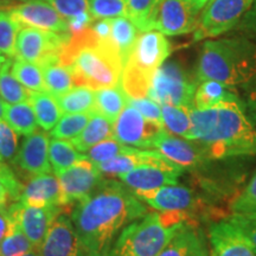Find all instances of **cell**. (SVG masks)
<instances>
[{"label":"cell","instance_id":"cell-38","mask_svg":"<svg viewBox=\"0 0 256 256\" xmlns=\"http://www.w3.org/2000/svg\"><path fill=\"white\" fill-rule=\"evenodd\" d=\"M92 112L89 113L66 114L60 118L55 127L51 130L50 136L55 139H72L84 130L90 120Z\"/></svg>","mask_w":256,"mask_h":256},{"label":"cell","instance_id":"cell-5","mask_svg":"<svg viewBox=\"0 0 256 256\" xmlns=\"http://www.w3.org/2000/svg\"><path fill=\"white\" fill-rule=\"evenodd\" d=\"M183 212H151L124 228L107 256H158L183 226Z\"/></svg>","mask_w":256,"mask_h":256},{"label":"cell","instance_id":"cell-25","mask_svg":"<svg viewBox=\"0 0 256 256\" xmlns=\"http://www.w3.org/2000/svg\"><path fill=\"white\" fill-rule=\"evenodd\" d=\"M110 138H113V124L106 119L104 115L98 113L96 110H92L90 120L84 127V130L78 136L70 139L69 142L78 152L86 153L92 147L106 139H110Z\"/></svg>","mask_w":256,"mask_h":256},{"label":"cell","instance_id":"cell-57","mask_svg":"<svg viewBox=\"0 0 256 256\" xmlns=\"http://www.w3.org/2000/svg\"><path fill=\"white\" fill-rule=\"evenodd\" d=\"M16 2H18V4H19V2H26V0H16ZM44 2H50V4H51V0H44Z\"/></svg>","mask_w":256,"mask_h":256},{"label":"cell","instance_id":"cell-58","mask_svg":"<svg viewBox=\"0 0 256 256\" xmlns=\"http://www.w3.org/2000/svg\"></svg>","mask_w":256,"mask_h":256},{"label":"cell","instance_id":"cell-31","mask_svg":"<svg viewBox=\"0 0 256 256\" xmlns=\"http://www.w3.org/2000/svg\"><path fill=\"white\" fill-rule=\"evenodd\" d=\"M63 114L89 113L95 107V90L86 86H75L69 92L57 96Z\"/></svg>","mask_w":256,"mask_h":256},{"label":"cell","instance_id":"cell-14","mask_svg":"<svg viewBox=\"0 0 256 256\" xmlns=\"http://www.w3.org/2000/svg\"><path fill=\"white\" fill-rule=\"evenodd\" d=\"M183 171V168L164 156L158 162L139 166L127 174H120L119 179L132 191H148L165 185L178 184V178Z\"/></svg>","mask_w":256,"mask_h":256},{"label":"cell","instance_id":"cell-34","mask_svg":"<svg viewBox=\"0 0 256 256\" xmlns=\"http://www.w3.org/2000/svg\"><path fill=\"white\" fill-rule=\"evenodd\" d=\"M162 124L168 132L188 139L192 128L191 108L183 106L162 104Z\"/></svg>","mask_w":256,"mask_h":256},{"label":"cell","instance_id":"cell-12","mask_svg":"<svg viewBox=\"0 0 256 256\" xmlns=\"http://www.w3.org/2000/svg\"><path fill=\"white\" fill-rule=\"evenodd\" d=\"M10 16L22 26H30L40 30L70 34L66 19L44 0H26L8 10Z\"/></svg>","mask_w":256,"mask_h":256},{"label":"cell","instance_id":"cell-28","mask_svg":"<svg viewBox=\"0 0 256 256\" xmlns=\"http://www.w3.org/2000/svg\"><path fill=\"white\" fill-rule=\"evenodd\" d=\"M230 88L232 87L224 86L220 82L211 81V80L202 81L194 92V108L208 110V108H212L223 102L241 100L238 94H235Z\"/></svg>","mask_w":256,"mask_h":256},{"label":"cell","instance_id":"cell-18","mask_svg":"<svg viewBox=\"0 0 256 256\" xmlns=\"http://www.w3.org/2000/svg\"><path fill=\"white\" fill-rule=\"evenodd\" d=\"M38 250L40 256H84L72 218L64 214L51 224Z\"/></svg>","mask_w":256,"mask_h":256},{"label":"cell","instance_id":"cell-48","mask_svg":"<svg viewBox=\"0 0 256 256\" xmlns=\"http://www.w3.org/2000/svg\"><path fill=\"white\" fill-rule=\"evenodd\" d=\"M249 84H250V87L248 89L246 101L243 102V106H244V110L248 119L252 121V124L256 128V78L249 83Z\"/></svg>","mask_w":256,"mask_h":256},{"label":"cell","instance_id":"cell-23","mask_svg":"<svg viewBox=\"0 0 256 256\" xmlns=\"http://www.w3.org/2000/svg\"><path fill=\"white\" fill-rule=\"evenodd\" d=\"M43 72L46 92L55 98L75 87V78L72 69L60 62L58 52L51 54L38 64Z\"/></svg>","mask_w":256,"mask_h":256},{"label":"cell","instance_id":"cell-7","mask_svg":"<svg viewBox=\"0 0 256 256\" xmlns=\"http://www.w3.org/2000/svg\"><path fill=\"white\" fill-rule=\"evenodd\" d=\"M197 82L176 62H165L156 70L147 96L156 104L194 108Z\"/></svg>","mask_w":256,"mask_h":256},{"label":"cell","instance_id":"cell-16","mask_svg":"<svg viewBox=\"0 0 256 256\" xmlns=\"http://www.w3.org/2000/svg\"><path fill=\"white\" fill-rule=\"evenodd\" d=\"M153 148L183 168H197L206 160H210L203 147L197 142L176 136L165 128L153 142Z\"/></svg>","mask_w":256,"mask_h":256},{"label":"cell","instance_id":"cell-21","mask_svg":"<svg viewBox=\"0 0 256 256\" xmlns=\"http://www.w3.org/2000/svg\"><path fill=\"white\" fill-rule=\"evenodd\" d=\"M19 202L32 206H64L58 177L51 172L34 176L24 186Z\"/></svg>","mask_w":256,"mask_h":256},{"label":"cell","instance_id":"cell-22","mask_svg":"<svg viewBox=\"0 0 256 256\" xmlns=\"http://www.w3.org/2000/svg\"><path fill=\"white\" fill-rule=\"evenodd\" d=\"M158 256H210L209 240L203 230L185 220Z\"/></svg>","mask_w":256,"mask_h":256},{"label":"cell","instance_id":"cell-30","mask_svg":"<svg viewBox=\"0 0 256 256\" xmlns=\"http://www.w3.org/2000/svg\"><path fill=\"white\" fill-rule=\"evenodd\" d=\"M128 96L121 84L95 90L94 110L104 115L112 124L115 122L121 112L127 104Z\"/></svg>","mask_w":256,"mask_h":256},{"label":"cell","instance_id":"cell-11","mask_svg":"<svg viewBox=\"0 0 256 256\" xmlns=\"http://www.w3.org/2000/svg\"><path fill=\"white\" fill-rule=\"evenodd\" d=\"M62 188L64 206L84 200L98 188L102 178L98 165L87 158L80 160L72 168L56 174Z\"/></svg>","mask_w":256,"mask_h":256},{"label":"cell","instance_id":"cell-24","mask_svg":"<svg viewBox=\"0 0 256 256\" xmlns=\"http://www.w3.org/2000/svg\"><path fill=\"white\" fill-rule=\"evenodd\" d=\"M164 158L159 151H144V150H136L130 153H124L120 154L115 158L108 160V162H101L98 165V170L102 174L107 176H116L119 177L120 174H127L132 170L139 168V166L151 164V162H158V160Z\"/></svg>","mask_w":256,"mask_h":256},{"label":"cell","instance_id":"cell-8","mask_svg":"<svg viewBox=\"0 0 256 256\" xmlns=\"http://www.w3.org/2000/svg\"><path fill=\"white\" fill-rule=\"evenodd\" d=\"M254 0H211L198 18L194 40L218 37L238 26Z\"/></svg>","mask_w":256,"mask_h":256},{"label":"cell","instance_id":"cell-9","mask_svg":"<svg viewBox=\"0 0 256 256\" xmlns=\"http://www.w3.org/2000/svg\"><path fill=\"white\" fill-rule=\"evenodd\" d=\"M200 12L188 0H160L150 18L147 31L156 30L165 36H178L196 30Z\"/></svg>","mask_w":256,"mask_h":256},{"label":"cell","instance_id":"cell-19","mask_svg":"<svg viewBox=\"0 0 256 256\" xmlns=\"http://www.w3.org/2000/svg\"><path fill=\"white\" fill-rule=\"evenodd\" d=\"M49 136L40 130L25 136L14 159V164L31 176L50 174L52 168L49 160Z\"/></svg>","mask_w":256,"mask_h":256},{"label":"cell","instance_id":"cell-15","mask_svg":"<svg viewBox=\"0 0 256 256\" xmlns=\"http://www.w3.org/2000/svg\"><path fill=\"white\" fill-rule=\"evenodd\" d=\"M72 34H56L30 26H20L17 37V57L40 64L51 54L60 52Z\"/></svg>","mask_w":256,"mask_h":256},{"label":"cell","instance_id":"cell-29","mask_svg":"<svg viewBox=\"0 0 256 256\" xmlns=\"http://www.w3.org/2000/svg\"><path fill=\"white\" fill-rule=\"evenodd\" d=\"M51 5L66 19L70 34L83 31L94 20L88 0H51Z\"/></svg>","mask_w":256,"mask_h":256},{"label":"cell","instance_id":"cell-50","mask_svg":"<svg viewBox=\"0 0 256 256\" xmlns=\"http://www.w3.org/2000/svg\"><path fill=\"white\" fill-rule=\"evenodd\" d=\"M11 217L8 211V206H0V243L5 238L11 228Z\"/></svg>","mask_w":256,"mask_h":256},{"label":"cell","instance_id":"cell-53","mask_svg":"<svg viewBox=\"0 0 256 256\" xmlns=\"http://www.w3.org/2000/svg\"><path fill=\"white\" fill-rule=\"evenodd\" d=\"M17 4L16 0H0V10H8Z\"/></svg>","mask_w":256,"mask_h":256},{"label":"cell","instance_id":"cell-41","mask_svg":"<svg viewBox=\"0 0 256 256\" xmlns=\"http://www.w3.org/2000/svg\"><path fill=\"white\" fill-rule=\"evenodd\" d=\"M92 19L128 17L127 0H88Z\"/></svg>","mask_w":256,"mask_h":256},{"label":"cell","instance_id":"cell-10","mask_svg":"<svg viewBox=\"0 0 256 256\" xmlns=\"http://www.w3.org/2000/svg\"><path fill=\"white\" fill-rule=\"evenodd\" d=\"M162 130V124L145 119L136 108L127 104L113 124V138L130 147L153 148V142Z\"/></svg>","mask_w":256,"mask_h":256},{"label":"cell","instance_id":"cell-27","mask_svg":"<svg viewBox=\"0 0 256 256\" xmlns=\"http://www.w3.org/2000/svg\"><path fill=\"white\" fill-rule=\"evenodd\" d=\"M140 34V30L128 17H118L112 19L110 42L122 64L126 63L134 44Z\"/></svg>","mask_w":256,"mask_h":256},{"label":"cell","instance_id":"cell-2","mask_svg":"<svg viewBox=\"0 0 256 256\" xmlns=\"http://www.w3.org/2000/svg\"><path fill=\"white\" fill-rule=\"evenodd\" d=\"M191 120L188 139L200 144L209 159L256 154V128L241 100L208 110L191 108Z\"/></svg>","mask_w":256,"mask_h":256},{"label":"cell","instance_id":"cell-36","mask_svg":"<svg viewBox=\"0 0 256 256\" xmlns=\"http://www.w3.org/2000/svg\"><path fill=\"white\" fill-rule=\"evenodd\" d=\"M11 72L28 90L46 92L43 72L38 64L20 58H14L11 66Z\"/></svg>","mask_w":256,"mask_h":256},{"label":"cell","instance_id":"cell-26","mask_svg":"<svg viewBox=\"0 0 256 256\" xmlns=\"http://www.w3.org/2000/svg\"><path fill=\"white\" fill-rule=\"evenodd\" d=\"M37 124L43 130H51L63 116L56 98L49 92H31L28 96Z\"/></svg>","mask_w":256,"mask_h":256},{"label":"cell","instance_id":"cell-13","mask_svg":"<svg viewBox=\"0 0 256 256\" xmlns=\"http://www.w3.org/2000/svg\"><path fill=\"white\" fill-rule=\"evenodd\" d=\"M8 211L11 220L19 224L34 247L38 249L51 224L62 214V206H32L18 200L8 206Z\"/></svg>","mask_w":256,"mask_h":256},{"label":"cell","instance_id":"cell-40","mask_svg":"<svg viewBox=\"0 0 256 256\" xmlns=\"http://www.w3.org/2000/svg\"><path fill=\"white\" fill-rule=\"evenodd\" d=\"M136 148H134V147L124 145V144L119 142L114 138H110V139H106L104 142H98V145L92 147L86 156L94 164L98 165L101 162H108V160L115 158V156L124 154V153H130L136 151Z\"/></svg>","mask_w":256,"mask_h":256},{"label":"cell","instance_id":"cell-6","mask_svg":"<svg viewBox=\"0 0 256 256\" xmlns=\"http://www.w3.org/2000/svg\"><path fill=\"white\" fill-rule=\"evenodd\" d=\"M171 46L162 32H140L126 63L120 84L128 98H145L156 70L168 60Z\"/></svg>","mask_w":256,"mask_h":256},{"label":"cell","instance_id":"cell-47","mask_svg":"<svg viewBox=\"0 0 256 256\" xmlns=\"http://www.w3.org/2000/svg\"><path fill=\"white\" fill-rule=\"evenodd\" d=\"M240 31L256 37V0H254L247 14L243 16L238 24Z\"/></svg>","mask_w":256,"mask_h":256},{"label":"cell","instance_id":"cell-52","mask_svg":"<svg viewBox=\"0 0 256 256\" xmlns=\"http://www.w3.org/2000/svg\"><path fill=\"white\" fill-rule=\"evenodd\" d=\"M188 2L194 6V8L196 10L197 12H200H200L203 11V8L209 4L211 0H188Z\"/></svg>","mask_w":256,"mask_h":256},{"label":"cell","instance_id":"cell-55","mask_svg":"<svg viewBox=\"0 0 256 256\" xmlns=\"http://www.w3.org/2000/svg\"><path fill=\"white\" fill-rule=\"evenodd\" d=\"M20 256H40V250H38L37 248H34V249H31L30 252H25V254L20 255Z\"/></svg>","mask_w":256,"mask_h":256},{"label":"cell","instance_id":"cell-51","mask_svg":"<svg viewBox=\"0 0 256 256\" xmlns=\"http://www.w3.org/2000/svg\"><path fill=\"white\" fill-rule=\"evenodd\" d=\"M10 200V194L8 191V188L2 180V177H0V206H6L8 202Z\"/></svg>","mask_w":256,"mask_h":256},{"label":"cell","instance_id":"cell-54","mask_svg":"<svg viewBox=\"0 0 256 256\" xmlns=\"http://www.w3.org/2000/svg\"><path fill=\"white\" fill-rule=\"evenodd\" d=\"M5 107H6V102L2 100V96H0V121L4 120L5 118Z\"/></svg>","mask_w":256,"mask_h":256},{"label":"cell","instance_id":"cell-4","mask_svg":"<svg viewBox=\"0 0 256 256\" xmlns=\"http://www.w3.org/2000/svg\"><path fill=\"white\" fill-rule=\"evenodd\" d=\"M256 78V43L248 38H220L204 43L197 66L198 81L228 87L249 84Z\"/></svg>","mask_w":256,"mask_h":256},{"label":"cell","instance_id":"cell-33","mask_svg":"<svg viewBox=\"0 0 256 256\" xmlns=\"http://www.w3.org/2000/svg\"><path fill=\"white\" fill-rule=\"evenodd\" d=\"M87 158L84 153L78 152L70 142L66 139H52L49 144V160L55 174L72 168L80 160Z\"/></svg>","mask_w":256,"mask_h":256},{"label":"cell","instance_id":"cell-44","mask_svg":"<svg viewBox=\"0 0 256 256\" xmlns=\"http://www.w3.org/2000/svg\"><path fill=\"white\" fill-rule=\"evenodd\" d=\"M234 214L256 212V174L232 203Z\"/></svg>","mask_w":256,"mask_h":256},{"label":"cell","instance_id":"cell-39","mask_svg":"<svg viewBox=\"0 0 256 256\" xmlns=\"http://www.w3.org/2000/svg\"><path fill=\"white\" fill-rule=\"evenodd\" d=\"M11 222L8 234L0 243V256H20L34 248L19 224L12 220Z\"/></svg>","mask_w":256,"mask_h":256},{"label":"cell","instance_id":"cell-37","mask_svg":"<svg viewBox=\"0 0 256 256\" xmlns=\"http://www.w3.org/2000/svg\"><path fill=\"white\" fill-rule=\"evenodd\" d=\"M20 26L8 10H0V55L6 60L17 57V37Z\"/></svg>","mask_w":256,"mask_h":256},{"label":"cell","instance_id":"cell-56","mask_svg":"<svg viewBox=\"0 0 256 256\" xmlns=\"http://www.w3.org/2000/svg\"><path fill=\"white\" fill-rule=\"evenodd\" d=\"M6 58H4V57H2V55H0V69H2V64H4L5 62H6Z\"/></svg>","mask_w":256,"mask_h":256},{"label":"cell","instance_id":"cell-46","mask_svg":"<svg viewBox=\"0 0 256 256\" xmlns=\"http://www.w3.org/2000/svg\"><path fill=\"white\" fill-rule=\"evenodd\" d=\"M228 220L241 230L256 248V212L234 214Z\"/></svg>","mask_w":256,"mask_h":256},{"label":"cell","instance_id":"cell-45","mask_svg":"<svg viewBox=\"0 0 256 256\" xmlns=\"http://www.w3.org/2000/svg\"><path fill=\"white\" fill-rule=\"evenodd\" d=\"M127 104L136 108L145 119L164 126V124H162V106L156 104L151 98H148V96H145V98H128Z\"/></svg>","mask_w":256,"mask_h":256},{"label":"cell","instance_id":"cell-43","mask_svg":"<svg viewBox=\"0 0 256 256\" xmlns=\"http://www.w3.org/2000/svg\"><path fill=\"white\" fill-rule=\"evenodd\" d=\"M19 134L5 120L0 121V160H14L18 152Z\"/></svg>","mask_w":256,"mask_h":256},{"label":"cell","instance_id":"cell-3","mask_svg":"<svg viewBox=\"0 0 256 256\" xmlns=\"http://www.w3.org/2000/svg\"><path fill=\"white\" fill-rule=\"evenodd\" d=\"M58 56L72 69L75 86L98 90L120 84L122 60L110 42L98 40L90 26L70 34Z\"/></svg>","mask_w":256,"mask_h":256},{"label":"cell","instance_id":"cell-49","mask_svg":"<svg viewBox=\"0 0 256 256\" xmlns=\"http://www.w3.org/2000/svg\"><path fill=\"white\" fill-rule=\"evenodd\" d=\"M112 19H95L90 24V28L94 31L96 37L102 40H110Z\"/></svg>","mask_w":256,"mask_h":256},{"label":"cell","instance_id":"cell-20","mask_svg":"<svg viewBox=\"0 0 256 256\" xmlns=\"http://www.w3.org/2000/svg\"><path fill=\"white\" fill-rule=\"evenodd\" d=\"M144 203L162 212H185L194 204V192L179 185L165 186L148 191H133Z\"/></svg>","mask_w":256,"mask_h":256},{"label":"cell","instance_id":"cell-1","mask_svg":"<svg viewBox=\"0 0 256 256\" xmlns=\"http://www.w3.org/2000/svg\"><path fill=\"white\" fill-rule=\"evenodd\" d=\"M146 214L147 208L122 182L104 179L76 203L70 218L84 256H107L121 232Z\"/></svg>","mask_w":256,"mask_h":256},{"label":"cell","instance_id":"cell-32","mask_svg":"<svg viewBox=\"0 0 256 256\" xmlns=\"http://www.w3.org/2000/svg\"><path fill=\"white\" fill-rule=\"evenodd\" d=\"M4 120L19 136H28L37 130V119L30 102L8 104L5 107Z\"/></svg>","mask_w":256,"mask_h":256},{"label":"cell","instance_id":"cell-35","mask_svg":"<svg viewBox=\"0 0 256 256\" xmlns=\"http://www.w3.org/2000/svg\"><path fill=\"white\" fill-rule=\"evenodd\" d=\"M11 66L12 60H8L0 69V96L8 104L28 102L30 90L12 75Z\"/></svg>","mask_w":256,"mask_h":256},{"label":"cell","instance_id":"cell-42","mask_svg":"<svg viewBox=\"0 0 256 256\" xmlns=\"http://www.w3.org/2000/svg\"><path fill=\"white\" fill-rule=\"evenodd\" d=\"M160 0H127L128 18L136 24L140 32L147 31L150 18Z\"/></svg>","mask_w":256,"mask_h":256},{"label":"cell","instance_id":"cell-17","mask_svg":"<svg viewBox=\"0 0 256 256\" xmlns=\"http://www.w3.org/2000/svg\"><path fill=\"white\" fill-rule=\"evenodd\" d=\"M209 247L210 256H256L250 240L228 220L211 226Z\"/></svg>","mask_w":256,"mask_h":256}]
</instances>
